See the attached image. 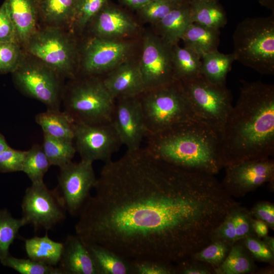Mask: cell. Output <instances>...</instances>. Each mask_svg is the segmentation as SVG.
<instances>
[{"label":"cell","instance_id":"42","mask_svg":"<svg viewBox=\"0 0 274 274\" xmlns=\"http://www.w3.org/2000/svg\"><path fill=\"white\" fill-rule=\"evenodd\" d=\"M26 151L17 150L10 146L0 153V172H22Z\"/></svg>","mask_w":274,"mask_h":274},{"label":"cell","instance_id":"11","mask_svg":"<svg viewBox=\"0 0 274 274\" xmlns=\"http://www.w3.org/2000/svg\"><path fill=\"white\" fill-rule=\"evenodd\" d=\"M132 43L124 39H109L92 36L82 51L81 71L84 77L107 74L129 59Z\"/></svg>","mask_w":274,"mask_h":274},{"label":"cell","instance_id":"18","mask_svg":"<svg viewBox=\"0 0 274 274\" xmlns=\"http://www.w3.org/2000/svg\"><path fill=\"white\" fill-rule=\"evenodd\" d=\"M93 36L124 39L138 30V25L125 12L107 3L90 22Z\"/></svg>","mask_w":274,"mask_h":274},{"label":"cell","instance_id":"35","mask_svg":"<svg viewBox=\"0 0 274 274\" xmlns=\"http://www.w3.org/2000/svg\"><path fill=\"white\" fill-rule=\"evenodd\" d=\"M108 3V0H76L72 25L82 30Z\"/></svg>","mask_w":274,"mask_h":274},{"label":"cell","instance_id":"51","mask_svg":"<svg viewBox=\"0 0 274 274\" xmlns=\"http://www.w3.org/2000/svg\"><path fill=\"white\" fill-rule=\"evenodd\" d=\"M259 2L264 6L272 8L273 5V0H258Z\"/></svg>","mask_w":274,"mask_h":274},{"label":"cell","instance_id":"46","mask_svg":"<svg viewBox=\"0 0 274 274\" xmlns=\"http://www.w3.org/2000/svg\"><path fill=\"white\" fill-rule=\"evenodd\" d=\"M252 216L264 222L268 228L274 229V204L268 201L256 202L250 210Z\"/></svg>","mask_w":274,"mask_h":274},{"label":"cell","instance_id":"28","mask_svg":"<svg viewBox=\"0 0 274 274\" xmlns=\"http://www.w3.org/2000/svg\"><path fill=\"white\" fill-rule=\"evenodd\" d=\"M24 242L26 253L30 259L53 266L59 263L63 243L51 239L47 233L43 237L25 239Z\"/></svg>","mask_w":274,"mask_h":274},{"label":"cell","instance_id":"16","mask_svg":"<svg viewBox=\"0 0 274 274\" xmlns=\"http://www.w3.org/2000/svg\"><path fill=\"white\" fill-rule=\"evenodd\" d=\"M112 123L127 150L141 148L147 131L138 96L116 100Z\"/></svg>","mask_w":274,"mask_h":274},{"label":"cell","instance_id":"8","mask_svg":"<svg viewBox=\"0 0 274 274\" xmlns=\"http://www.w3.org/2000/svg\"><path fill=\"white\" fill-rule=\"evenodd\" d=\"M181 82L196 119L220 133L233 106L231 91L201 74Z\"/></svg>","mask_w":274,"mask_h":274},{"label":"cell","instance_id":"10","mask_svg":"<svg viewBox=\"0 0 274 274\" xmlns=\"http://www.w3.org/2000/svg\"><path fill=\"white\" fill-rule=\"evenodd\" d=\"M22 218L36 230L52 229L62 222L66 211L57 188L51 190L44 181L31 183L23 197Z\"/></svg>","mask_w":274,"mask_h":274},{"label":"cell","instance_id":"2","mask_svg":"<svg viewBox=\"0 0 274 274\" xmlns=\"http://www.w3.org/2000/svg\"><path fill=\"white\" fill-rule=\"evenodd\" d=\"M223 167L274 153V86L243 81L220 132Z\"/></svg>","mask_w":274,"mask_h":274},{"label":"cell","instance_id":"21","mask_svg":"<svg viewBox=\"0 0 274 274\" xmlns=\"http://www.w3.org/2000/svg\"><path fill=\"white\" fill-rule=\"evenodd\" d=\"M190 3L180 4L155 25L156 33L172 46L178 44L187 27L192 23Z\"/></svg>","mask_w":274,"mask_h":274},{"label":"cell","instance_id":"26","mask_svg":"<svg viewBox=\"0 0 274 274\" xmlns=\"http://www.w3.org/2000/svg\"><path fill=\"white\" fill-rule=\"evenodd\" d=\"M254 260L246 247L243 239H241L231 246L223 262L214 269V273H253L256 272L257 269Z\"/></svg>","mask_w":274,"mask_h":274},{"label":"cell","instance_id":"19","mask_svg":"<svg viewBox=\"0 0 274 274\" xmlns=\"http://www.w3.org/2000/svg\"><path fill=\"white\" fill-rule=\"evenodd\" d=\"M59 263L63 274H97L87 245L76 234L63 243Z\"/></svg>","mask_w":274,"mask_h":274},{"label":"cell","instance_id":"39","mask_svg":"<svg viewBox=\"0 0 274 274\" xmlns=\"http://www.w3.org/2000/svg\"><path fill=\"white\" fill-rule=\"evenodd\" d=\"M132 274H176L175 265L153 260H131Z\"/></svg>","mask_w":274,"mask_h":274},{"label":"cell","instance_id":"52","mask_svg":"<svg viewBox=\"0 0 274 274\" xmlns=\"http://www.w3.org/2000/svg\"><path fill=\"white\" fill-rule=\"evenodd\" d=\"M258 272L259 273H273V265H270L269 267L259 270Z\"/></svg>","mask_w":274,"mask_h":274},{"label":"cell","instance_id":"32","mask_svg":"<svg viewBox=\"0 0 274 274\" xmlns=\"http://www.w3.org/2000/svg\"><path fill=\"white\" fill-rule=\"evenodd\" d=\"M50 166L42 146L35 144L26 151L22 172L32 183H39L44 181V176Z\"/></svg>","mask_w":274,"mask_h":274},{"label":"cell","instance_id":"29","mask_svg":"<svg viewBox=\"0 0 274 274\" xmlns=\"http://www.w3.org/2000/svg\"><path fill=\"white\" fill-rule=\"evenodd\" d=\"M234 60L233 53L224 54L218 50L207 53L201 57V74L213 83L225 84Z\"/></svg>","mask_w":274,"mask_h":274},{"label":"cell","instance_id":"45","mask_svg":"<svg viewBox=\"0 0 274 274\" xmlns=\"http://www.w3.org/2000/svg\"><path fill=\"white\" fill-rule=\"evenodd\" d=\"M176 273L212 274L214 268L204 262L189 258L175 264Z\"/></svg>","mask_w":274,"mask_h":274},{"label":"cell","instance_id":"49","mask_svg":"<svg viewBox=\"0 0 274 274\" xmlns=\"http://www.w3.org/2000/svg\"><path fill=\"white\" fill-rule=\"evenodd\" d=\"M262 240L266 246L274 253V238L268 234L262 237Z\"/></svg>","mask_w":274,"mask_h":274},{"label":"cell","instance_id":"12","mask_svg":"<svg viewBox=\"0 0 274 274\" xmlns=\"http://www.w3.org/2000/svg\"><path fill=\"white\" fill-rule=\"evenodd\" d=\"M96 180L92 162L81 159L60 168L57 189L71 215H78Z\"/></svg>","mask_w":274,"mask_h":274},{"label":"cell","instance_id":"13","mask_svg":"<svg viewBox=\"0 0 274 274\" xmlns=\"http://www.w3.org/2000/svg\"><path fill=\"white\" fill-rule=\"evenodd\" d=\"M173 46L156 33L148 32L144 36L139 63L145 90L175 80L173 62Z\"/></svg>","mask_w":274,"mask_h":274},{"label":"cell","instance_id":"50","mask_svg":"<svg viewBox=\"0 0 274 274\" xmlns=\"http://www.w3.org/2000/svg\"><path fill=\"white\" fill-rule=\"evenodd\" d=\"M9 147L4 136L0 132V153Z\"/></svg>","mask_w":274,"mask_h":274},{"label":"cell","instance_id":"9","mask_svg":"<svg viewBox=\"0 0 274 274\" xmlns=\"http://www.w3.org/2000/svg\"><path fill=\"white\" fill-rule=\"evenodd\" d=\"M12 73L14 84L21 92L42 102L47 110H60L63 98L61 77L52 68L33 57H24Z\"/></svg>","mask_w":274,"mask_h":274},{"label":"cell","instance_id":"41","mask_svg":"<svg viewBox=\"0 0 274 274\" xmlns=\"http://www.w3.org/2000/svg\"><path fill=\"white\" fill-rule=\"evenodd\" d=\"M243 241L254 260L273 265L274 253L266 246L261 238L254 234L245 237Z\"/></svg>","mask_w":274,"mask_h":274},{"label":"cell","instance_id":"25","mask_svg":"<svg viewBox=\"0 0 274 274\" xmlns=\"http://www.w3.org/2000/svg\"><path fill=\"white\" fill-rule=\"evenodd\" d=\"M35 121L43 133L68 141H74V122L64 111L47 110L38 114Z\"/></svg>","mask_w":274,"mask_h":274},{"label":"cell","instance_id":"47","mask_svg":"<svg viewBox=\"0 0 274 274\" xmlns=\"http://www.w3.org/2000/svg\"><path fill=\"white\" fill-rule=\"evenodd\" d=\"M252 225L254 233L259 237L262 238L268 233V227L263 221L252 218Z\"/></svg>","mask_w":274,"mask_h":274},{"label":"cell","instance_id":"5","mask_svg":"<svg viewBox=\"0 0 274 274\" xmlns=\"http://www.w3.org/2000/svg\"><path fill=\"white\" fill-rule=\"evenodd\" d=\"M235 60L258 73L274 74V17H248L233 34Z\"/></svg>","mask_w":274,"mask_h":274},{"label":"cell","instance_id":"31","mask_svg":"<svg viewBox=\"0 0 274 274\" xmlns=\"http://www.w3.org/2000/svg\"><path fill=\"white\" fill-rule=\"evenodd\" d=\"M43 149L51 165L62 167L72 161L77 151L73 141L43 133Z\"/></svg>","mask_w":274,"mask_h":274},{"label":"cell","instance_id":"44","mask_svg":"<svg viewBox=\"0 0 274 274\" xmlns=\"http://www.w3.org/2000/svg\"><path fill=\"white\" fill-rule=\"evenodd\" d=\"M0 42L18 43L15 28L5 1L0 7Z\"/></svg>","mask_w":274,"mask_h":274},{"label":"cell","instance_id":"36","mask_svg":"<svg viewBox=\"0 0 274 274\" xmlns=\"http://www.w3.org/2000/svg\"><path fill=\"white\" fill-rule=\"evenodd\" d=\"M231 246L221 241H212L190 258L208 264L214 269L225 260Z\"/></svg>","mask_w":274,"mask_h":274},{"label":"cell","instance_id":"14","mask_svg":"<svg viewBox=\"0 0 274 274\" xmlns=\"http://www.w3.org/2000/svg\"><path fill=\"white\" fill-rule=\"evenodd\" d=\"M75 146L81 159L107 162L122 144L112 122L87 124L74 122Z\"/></svg>","mask_w":274,"mask_h":274},{"label":"cell","instance_id":"34","mask_svg":"<svg viewBox=\"0 0 274 274\" xmlns=\"http://www.w3.org/2000/svg\"><path fill=\"white\" fill-rule=\"evenodd\" d=\"M0 261L3 265L21 274H63L59 267L46 265L30 258H17L9 254Z\"/></svg>","mask_w":274,"mask_h":274},{"label":"cell","instance_id":"54","mask_svg":"<svg viewBox=\"0 0 274 274\" xmlns=\"http://www.w3.org/2000/svg\"><path fill=\"white\" fill-rule=\"evenodd\" d=\"M217 1H218V0H217Z\"/></svg>","mask_w":274,"mask_h":274},{"label":"cell","instance_id":"37","mask_svg":"<svg viewBox=\"0 0 274 274\" xmlns=\"http://www.w3.org/2000/svg\"><path fill=\"white\" fill-rule=\"evenodd\" d=\"M24 57L18 43L0 42V74L13 73Z\"/></svg>","mask_w":274,"mask_h":274},{"label":"cell","instance_id":"3","mask_svg":"<svg viewBox=\"0 0 274 274\" xmlns=\"http://www.w3.org/2000/svg\"><path fill=\"white\" fill-rule=\"evenodd\" d=\"M145 148L172 165L215 175L222 168L220 133L197 120L149 135Z\"/></svg>","mask_w":274,"mask_h":274},{"label":"cell","instance_id":"48","mask_svg":"<svg viewBox=\"0 0 274 274\" xmlns=\"http://www.w3.org/2000/svg\"><path fill=\"white\" fill-rule=\"evenodd\" d=\"M120 2L132 9L138 10L153 0H120Z\"/></svg>","mask_w":274,"mask_h":274},{"label":"cell","instance_id":"30","mask_svg":"<svg viewBox=\"0 0 274 274\" xmlns=\"http://www.w3.org/2000/svg\"><path fill=\"white\" fill-rule=\"evenodd\" d=\"M173 62L175 80L184 81L201 74V58L195 52L178 44L173 49Z\"/></svg>","mask_w":274,"mask_h":274},{"label":"cell","instance_id":"4","mask_svg":"<svg viewBox=\"0 0 274 274\" xmlns=\"http://www.w3.org/2000/svg\"><path fill=\"white\" fill-rule=\"evenodd\" d=\"M138 98L147 136L197 120L181 81L146 90Z\"/></svg>","mask_w":274,"mask_h":274},{"label":"cell","instance_id":"43","mask_svg":"<svg viewBox=\"0 0 274 274\" xmlns=\"http://www.w3.org/2000/svg\"><path fill=\"white\" fill-rule=\"evenodd\" d=\"M236 222V241L255 234L252 225V216L250 211L238 202L234 207ZM256 235V234H255Z\"/></svg>","mask_w":274,"mask_h":274},{"label":"cell","instance_id":"1","mask_svg":"<svg viewBox=\"0 0 274 274\" xmlns=\"http://www.w3.org/2000/svg\"><path fill=\"white\" fill-rule=\"evenodd\" d=\"M76 234L129 260L176 264L211 242L237 202L215 175L161 161L145 148L105 162Z\"/></svg>","mask_w":274,"mask_h":274},{"label":"cell","instance_id":"17","mask_svg":"<svg viewBox=\"0 0 274 274\" xmlns=\"http://www.w3.org/2000/svg\"><path fill=\"white\" fill-rule=\"evenodd\" d=\"M102 80L115 100L138 96L145 91L139 61L129 59L110 71Z\"/></svg>","mask_w":274,"mask_h":274},{"label":"cell","instance_id":"15","mask_svg":"<svg viewBox=\"0 0 274 274\" xmlns=\"http://www.w3.org/2000/svg\"><path fill=\"white\" fill-rule=\"evenodd\" d=\"M225 168L221 184L231 197L244 196L266 183L273 187L274 161L270 158L247 160Z\"/></svg>","mask_w":274,"mask_h":274},{"label":"cell","instance_id":"27","mask_svg":"<svg viewBox=\"0 0 274 274\" xmlns=\"http://www.w3.org/2000/svg\"><path fill=\"white\" fill-rule=\"evenodd\" d=\"M192 22L220 29L227 22L226 14L217 0H193L190 3Z\"/></svg>","mask_w":274,"mask_h":274},{"label":"cell","instance_id":"33","mask_svg":"<svg viewBox=\"0 0 274 274\" xmlns=\"http://www.w3.org/2000/svg\"><path fill=\"white\" fill-rule=\"evenodd\" d=\"M26 224L22 217L14 218L7 210H0V260L10 254L11 245L17 237L20 229Z\"/></svg>","mask_w":274,"mask_h":274},{"label":"cell","instance_id":"7","mask_svg":"<svg viewBox=\"0 0 274 274\" xmlns=\"http://www.w3.org/2000/svg\"><path fill=\"white\" fill-rule=\"evenodd\" d=\"M24 47L31 56L44 63L61 77L77 78L76 43L63 28L47 26L37 30Z\"/></svg>","mask_w":274,"mask_h":274},{"label":"cell","instance_id":"6","mask_svg":"<svg viewBox=\"0 0 274 274\" xmlns=\"http://www.w3.org/2000/svg\"><path fill=\"white\" fill-rule=\"evenodd\" d=\"M74 81L66 90L64 111L75 123L101 124L112 122L116 100L96 77Z\"/></svg>","mask_w":274,"mask_h":274},{"label":"cell","instance_id":"53","mask_svg":"<svg viewBox=\"0 0 274 274\" xmlns=\"http://www.w3.org/2000/svg\"><path fill=\"white\" fill-rule=\"evenodd\" d=\"M179 4L190 3L193 0H170Z\"/></svg>","mask_w":274,"mask_h":274},{"label":"cell","instance_id":"20","mask_svg":"<svg viewBox=\"0 0 274 274\" xmlns=\"http://www.w3.org/2000/svg\"><path fill=\"white\" fill-rule=\"evenodd\" d=\"M14 24L18 43L25 46L36 31L38 17L33 0H5Z\"/></svg>","mask_w":274,"mask_h":274},{"label":"cell","instance_id":"22","mask_svg":"<svg viewBox=\"0 0 274 274\" xmlns=\"http://www.w3.org/2000/svg\"><path fill=\"white\" fill-rule=\"evenodd\" d=\"M38 17L47 26L63 28L72 25L76 0H33Z\"/></svg>","mask_w":274,"mask_h":274},{"label":"cell","instance_id":"40","mask_svg":"<svg viewBox=\"0 0 274 274\" xmlns=\"http://www.w3.org/2000/svg\"><path fill=\"white\" fill-rule=\"evenodd\" d=\"M235 206L213 232L211 242L221 241L231 245L236 242V222L234 209Z\"/></svg>","mask_w":274,"mask_h":274},{"label":"cell","instance_id":"38","mask_svg":"<svg viewBox=\"0 0 274 274\" xmlns=\"http://www.w3.org/2000/svg\"><path fill=\"white\" fill-rule=\"evenodd\" d=\"M180 4L170 0H153L138 11L145 21L155 25Z\"/></svg>","mask_w":274,"mask_h":274},{"label":"cell","instance_id":"24","mask_svg":"<svg viewBox=\"0 0 274 274\" xmlns=\"http://www.w3.org/2000/svg\"><path fill=\"white\" fill-rule=\"evenodd\" d=\"M86 245L97 274H132L131 260L102 246Z\"/></svg>","mask_w":274,"mask_h":274},{"label":"cell","instance_id":"23","mask_svg":"<svg viewBox=\"0 0 274 274\" xmlns=\"http://www.w3.org/2000/svg\"><path fill=\"white\" fill-rule=\"evenodd\" d=\"M220 29L205 27L194 22L190 23L181 37L184 47L201 58L208 53L218 51L220 43Z\"/></svg>","mask_w":274,"mask_h":274}]
</instances>
